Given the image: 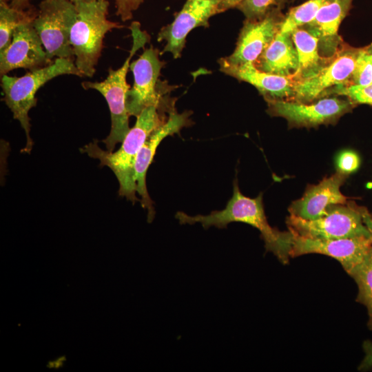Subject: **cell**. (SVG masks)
I'll return each instance as SVG.
<instances>
[{
	"mask_svg": "<svg viewBox=\"0 0 372 372\" xmlns=\"http://www.w3.org/2000/svg\"><path fill=\"white\" fill-rule=\"evenodd\" d=\"M167 107V104L152 105L143 110L116 152L103 150L96 142L90 143L82 149L89 156L97 158L102 166L112 169L119 183V195L132 203L138 200L134 180L137 156L149 135L166 121L164 111Z\"/></svg>",
	"mask_w": 372,
	"mask_h": 372,
	"instance_id": "obj_2",
	"label": "cell"
},
{
	"mask_svg": "<svg viewBox=\"0 0 372 372\" xmlns=\"http://www.w3.org/2000/svg\"><path fill=\"white\" fill-rule=\"evenodd\" d=\"M372 83V44L360 48L355 61L351 84L367 85Z\"/></svg>",
	"mask_w": 372,
	"mask_h": 372,
	"instance_id": "obj_24",
	"label": "cell"
},
{
	"mask_svg": "<svg viewBox=\"0 0 372 372\" xmlns=\"http://www.w3.org/2000/svg\"><path fill=\"white\" fill-rule=\"evenodd\" d=\"M63 74L83 76L72 59L61 58H56L50 65L30 71L20 77L7 74L1 76L3 100L11 110L13 118L20 123L25 133L26 144L22 152L30 153L32 148L28 113L37 105V91L51 79Z\"/></svg>",
	"mask_w": 372,
	"mask_h": 372,
	"instance_id": "obj_4",
	"label": "cell"
},
{
	"mask_svg": "<svg viewBox=\"0 0 372 372\" xmlns=\"http://www.w3.org/2000/svg\"><path fill=\"white\" fill-rule=\"evenodd\" d=\"M175 218L181 225L200 223L205 229L210 227L223 229L234 222L249 225L260 231L267 251L273 253L283 265H287L291 258L293 234L289 230L280 231L272 227L265 213L262 194L254 198L245 196L236 179L234 182L233 195L223 209L196 216L178 211Z\"/></svg>",
	"mask_w": 372,
	"mask_h": 372,
	"instance_id": "obj_1",
	"label": "cell"
},
{
	"mask_svg": "<svg viewBox=\"0 0 372 372\" xmlns=\"http://www.w3.org/2000/svg\"><path fill=\"white\" fill-rule=\"evenodd\" d=\"M130 29L133 43L130 54L123 65L117 70L110 68L107 76L103 81H84L81 83L85 90L93 89L99 92L107 103L112 124L110 132L103 140V143L108 152H113L116 144L123 142L130 130V116L126 108V96L130 85L126 81V76L132 58L150 39L147 32L141 30L139 22L133 21Z\"/></svg>",
	"mask_w": 372,
	"mask_h": 372,
	"instance_id": "obj_5",
	"label": "cell"
},
{
	"mask_svg": "<svg viewBox=\"0 0 372 372\" xmlns=\"http://www.w3.org/2000/svg\"><path fill=\"white\" fill-rule=\"evenodd\" d=\"M275 0H245L237 8L242 12L247 19L262 18Z\"/></svg>",
	"mask_w": 372,
	"mask_h": 372,
	"instance_id": "obj_26",
	"label": "cell"
},
{
	"mask_svg": "<svg viewBox=\"0 0 372 372\" xmlns=\"http://www.w3.org/2000/svg\"><path fill=\"white\" fill-rule=\"evenodd\" d=\"M73 3H77V2H92L95 0H70Z\"/></svg>",
	"mask_w": 372,
	"mask_h": 372,
	"instance_id": "obj_33",
	"label": "cell"
},
{
	"mask_svg": "<svg viewBox=\"0 0 372 372\" xmlns=\"http://www.w3.org/2000/svg\"><path fill=\"white\" fill-rule=\"evenodd\" d=\"M371 249L372 242L365 236L322 240L293 235L290 256L308 254L326 255L337 260L349 274L364 260Z\"/></svg>",
	"mask_w": 372,
	"mask_h": 372,
	"instance_id": "obj_11",
	"label": "cell"
},
{
	"mask_svg": "<svg viewBox=\"0 0 372 372\" xmlns=\"http://www.w3.org/2000/svg\"><path fill=\"white\" fill-rule=\"evenodd\" d=\"M347 176L337 171L318 184L307 187L303 196L291 203L288 209L289 214L304 219L314 220L325 215L327 208L332 205L347 204L348 197L340 190Z\"/></svg>",
	"mask_w": 372,
	"mask_h": 372,
	"instance_id": "obj_16",
	"label": "cell"
},
{
	"mask_svg": "<svg viewBox=\"0 0 372 372\" xmlns=\"http://www.w3.org/2000/svg\"><path fill=\"white\" fill-rule=\"evenodd\" d=\"M38 12L33 6L18 10L8 4V0H0V52L10 45L15 29L23 22L34 21Z\"/></svg>",
	"mask_w": 372,
	"mask_h": 372,
	"instance_id": "obj_21",
	"label": "cell"
},
{
	"mask_svg": "<svg viewBox=\"0 0 372 372\" xmlns=\"http://www.w3.org/2000/svg\"><path fill=\"white\" fill-rule=\"evenodd\" d=\"M330 94L346 96L353 104L372 105V83L367 85H337L329 90L326 96Z\"/></svg>",
	"mask_w": 372,
	"mask_h": 372,
	"instance_id": "obj_25",
	"label": "cell"
},
{
	"mask_svg": "<svg viewBox=\"0 0 372 372\" xmlns=\"http://www.w3.org/2000/svg\"><path fill=\"white\" fill-rule=\"evenodd\" d=\"M220 70L240 81L254 85L266 101H292L294 97V76H280L262 71L254 63L233 64L225 58L219 61Z\"/></svg>",
	"mask_w": 372,
	"mask_h": 372,
	"instance_id": "obj_17",
	"label": "cell"
},
{
	"mask_svg": "<svg viewBox=\"0 0 372 372\" xmlns=\"http://www.w3.org/2000/svg\"><path fill=\"white\" fill-rule=\"evenodd\" d=\"M358 289L356 302L364 305L368 313V328L372 331V249L364 260L349 274Z\"/></svg>",
	"mask_w": 372,
	"mask_h": 372,
	"instance_id": "obj_22",
	"label": "cell"
},
{
	"mask_svg": "<svg viewBox=\"0 0 372 372\" xmlns=\"http://www.w3.org/2000/svg\"><path fill=\"white\" fill-rule=\"evenodd\" d=\"M77 16L70 32L74 63L83 76L92 77L101 55L106 33L123 26L107 19V0L74 3Z\"/></svg>",
	"mask_w": 372,
	"mask_h": 372,
	"instance_id": "obj_3",
	"label": "cell"
},
{
	"mask_svg": "<svg viewBox=\"0 0 372 372\" xmlns=\"http://www.w3.org/2000/svg\"><path fill=\"white\" fill-rule=\"evenodd\" d=\"M116 8V15L123 21H127L132 18V12L137 10L145 0H114Z\"/></svg>",
	"mask_w": 372,
	"mask_h": 372,
	"instance_id": "obj_28",
	"label": "cell"
},
{
	"mask_svg": "<svg viewBox=\"0 0 372 372\" xmlns=\"http://www.w3.org/2000/svg\"><path fill=\"white\" fill-rule=\"evenodd\" d=\"M360 210L364 223L369 231L370 239L372 242V214L365 207L360 206Z\"/></svg>",
	"mask_w": 372,
	"mask_h": 372,
	"instance_id": "obj_30",
	"label": "cell"
},
{
	"mask_svg": "<svg viewBox=\"0 0 372 372\" xmlns=\"http://www.w3.org/2000/svg\"><path fill=\"white\" fill-rule=\"evenodd\" d=\"M362 347L365 355L358 369L365 371L372 369V341H364Z\"/></svg>",
	"mask_w": 372,
	"mask_h": 372,
	"instance_id": "obj_29",
	"label": "cell"
},
{
	"mask_svg": "<svg viewBox=\"0 0 372 372\" xmlns=\"http://www.w3.org/2000/svg\"><path fill=\"white\" fill-rule=\"evenodd\" d=\"M158 55V50L150 47L130 63L134 84L126 96V108L130 116L136 117L149 106L167 105L165 94L168 89L164 85H161L159 81L164 62L159 59Z\"/></svg>",
	"mask_w": 372,
	"mask_h": 372,
	"instance_id": "obj_8",
	"label": "cell"
},
{
	"mask_svg": "<svg viewBox=\"0 0 372 372\" xmlns=\"http://www.w3.org/2000/svg\"><path fill=\"white\" fill-rule=\"evenodd\" d=\"M254 64L266 72L295 76L298 70V59L291 34L278 31Z\"/></svg>",
	"mask_w": 372,
	"mask_h": 372,
	"instance_id": "obj_19",
	"label": "cell"
},
{
	"mask_svg": "<svg viewBox=\"0 0 372 372\" xmlns=\"http://www.w3.org/2000/svg\"><path fill=\"white\" fill-rule=\"evenodd\" d=\"M222 0H187L174 20L163 27L157 40L166 41L161 54L170 52L174 59L179 58L185 47L187 34L199 26L207 27L209 19L220 13L219 6Z\"/></svg>",
	"mask_w": 372,
	"mask_h": 372,
	"instance_id": "obj_12",
	"label": "cell"
},
{
	"mask_svg": "<svg viewBox=\"0 0 372 372\" xmlns=\"http://www.w3.org/2000/svg\"><path fill=\"white\" fill-rule=\"evenodd\" d=\"M243 1L245 0H222L219 6L220 11L223 12L229 8L237 7Z\"/></svg>",
	"mask_w": 372,
	"mask_h": 372,
	"instance_id": "obj_31",
	"label": "cell"
},
{
	"mask_svg": "<svg viewBox=\"0 0 372 372\" xmlns=\"http://www.w3.org/2000/svg\"><path fill=\"white\" fill-rule=\"evenodd\" d=\"M32 22L21 23L15 29L10 45L0 52L1 76L15 69L33 71L54 62L48 58Z\"/></svg>",
	"mask_w": 372,
	"mask_h": 372,
	"instance_id": "obj_13",
	"label": "cell"
},
{
	"mask_svg": "<svg viewBox=\"0 0 372 372\" xmlns=\"http://www.w3.org/2000/svg\"><path fill=\"white\" fill-rule=\"evenodd\" d=\"M77 16L74 3L70 0H43L32 24L39 34L48 58L71 59V29Z\"/></svg>",
	"mask_w": 372,
	"mask_h": 372,
	"instance_id": "obj_7",
	"label": "cell"
},
{
	"mask_svg": "<svg viewBox=\"0 0 372 372\" xmlns=\"http://www.w3.org/2000/svg\"><path fill=\"white\" fill-rule=\"evenodd\" d=\"M10 6L18 10H25L32 6L30 0H12Z\"/></svg>",
	"mask_w": 372,
	"mask_h": 372,
	"instance_id": "obj_32",
	"label": "cell"
},
{
	"mask_svg": "<svg viewBox=\"0 0 372 372\" xmlns=\"http://www.w3.org/2000/svg\"><path fill=\"white\" fill-rule=\"evenodd\" d=\"M336 165L337 171L349 175L358 169L360 159L356 152L352 150H344L338 156Z\"/></svg>",
	"mask_w": 372,
	"mask_h": 372,
	"instance_id": "obj_27",
	"label": "cell"
},
{
	"mask_svg": "<svg viewBox=\"0 0 372 372\" xmlns=\"http://www.w3.org/2000/svg\"><path fill=\"white\" fill-rule=\"evenodd\" d=\"M289 230L294 235L311 239H340L365 236L370 234L365 226L360 206L353 202L332 205L325 215L307 220L290 214L286 218Z\"/></svg>",
	"mask_w": 372,
	"mask_h": 372,
	"instance_id": "obj_6",
	"label": "cell"
},
{
	"mask_svg": "<svg viewBox=\"0 0 372 372\" xmlns=\"http://www.w3.org/2000/svg\"><path fill=\"white\" fill-rule=\"evenodd\" d=\"M282 21L274 10L261 19H247L234 52L225 59L233 64L254 63L275 38Z\"/></svg>",
	"mask_w": 372,
	"mask_h": 372,
	"instance_id": "obj_15",
	"label": "cell"
},
{
	"mask_svg": "<svg viewBox=\"0 0 372 372\" xmlns=\"http://www.w3.org/2000/svg\"><path fill=\"white\" fill-rule=\"evenodd\" d=\"M191 114L189 111L178 114L174 109L169 111L168 118L149 135L137 156L134 172L136 192L141 196L142 206L147 209V218L149 221L154 218V209L147 189V169L161 141L167 136L179 134L183 127L191 125Z\"/></svg>",
	"mask_w": 372,
	"mask_h": 372,
	"instance_id": "obj_14",
	"label": "cell"
},
{
	"mask_svg": "<svg viewBox=\"0 0 372 372\" xmlns=\"http://www.w3.org/2000/svg\"><path fill=\"white\" fill-rule=\"evenodd\" d=\"M352 1L331 0L319 10L310 22L304 25V29L318 38L320 54L324 59L332 58L340 50L339 27L349 12Z\"/></svg>",
	"mask_w": 372,
	"mask_h": 372,
	"instance_id": "obj_18",
	"label": "cell"
},
{
	"mask_svg": "<svg viewBox=\"0 0 372 372\" xmlns=\"http://www.w3.org/2000/svg\"><path fill=\"white\" fill-rule=\"evenodd\" d=\"M291 34L298 59L296 81L314 75L329 60L320 54L318 38L302 27L295 29Z\"/></svg>",
	"mask_w": 372,
	"mask_h": 372,
	"instance_id": "obj_20",
	"label": "cell"
},
{
	"mask_svg": "<svg viewBox=\"0 0 372 372\" xmlns=\"http://www.w3.org/2000/svg\"><path fill=\"white\" fill-rule=\"evenodd\" d=\"M268 113L285 118L290 127H313L334 124L344 114L351 111L353 103L348 99L323 97L317 101L301 103L294 101H268Z\"/></svg>",
	"mask_w": 372,
	"mask_h": 372,
	"instance_id": "obj_9",
	"label": "cell"
},
{
	"mask_svg": "<svg viewBox=\"0 0 372 372\" xmlns=\"http://www.w3.org/2000/svg\"><path fill=\"white\" fill-rule=\"evenodd\" d=\"M360 48L340 49L314 75L296 81L292 101L309 103L323 98L337 85H349Z\"/></svg>",
	"mask_w": 372,
	"mask_h": 372,
	"instance_id": "obj_10",
	"label": "cell"
},
{
	"mask_svg": "<svg viewBox=\"0 0 372 372\" xmlns=\"http://www.w3.org/2000/svg\"><path fill=\"white\" fill-rule=\"evenodd\" d=\"M331 0H308L291 8L282 20L279 31L291 33L296 28L303 27L310 22L319 10Z\"/></svg>",
	"mask_w": 372,
	"mask_h": 372,
	"instance_id": "obj_23",
	"label": "cell"
}]
</instances>
